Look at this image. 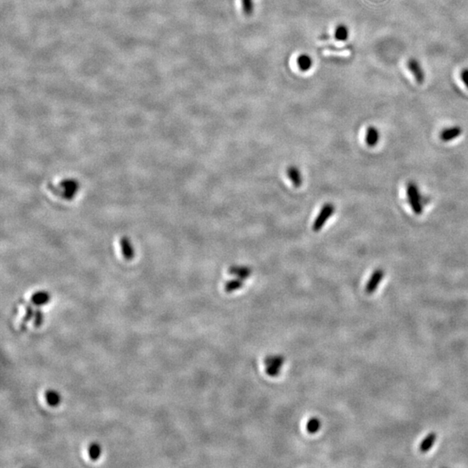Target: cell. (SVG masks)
<instances>
[{"mask_svg":"<svg viewBox=\"0 0 468 468\" xmlns=\"http://www.w3.org/2000/svg\"><path fill=\"white\" fill-rule=\"evenodd\" d=\"M406 197L408 203L414 214L421 215L423 213V205L421 201V195L417 185L414 182H409L406 186Z\"/></svg>","mask_w":468,"mask_h":468,"instance_id":"obj_1","label":"cell"},{"mask_svg":"<svg viewBox=\"0 0 468 468\" xmlns=\"http://www.w3.org/2000/svg\"><path fill=\"white\" fill-rule=\"evenodd\" d=\"M335 210L336 208L333 204H325L322 207L318 215L316 216V219L314 220V223L312 225V230L314 232H319L320 230L323 228V225H325V223L329 220V218L335 214Z\"/></svg>","mask_w":468,"mask_h":468,"instance_id":"obj_2","label":"cell"},{"mask_svg":"<svg viewBox=\"0 0 468 468\" xmlns=\"http://www.w3.org/2000/svg\"><path fill=\"white\" fill-rule=\"evenodd\" d=\"M406 67L412 73V75L414 76V79L418 84H422L424 83L425 78H426L424 69H422L421 63L416 58H409L406 62Z\"/></svg>","mask_w":468,"mask_h":468,"instance_id":"obj_3","label":"cell"},{"mask_svg":"<svg viewBox=\"0 0 468 468\" xmlns=\"http://www.w3.org/2000/svg\"><path fill=\"white\" fill-rule=\"evenodd\" d=\"M385 272L382 269H377L372 273L365 286V292L367 294H372L377 290L378 286L383 280Z\"/></svg>","mask_w":468,"mask_h":468,"instance_id":"obj_4","label":"cell"},{"mask_svg":"<svg viewBox=\"0 0 468 468\" xmlns=\"http://www.w3.org/2000/svg\"><path fill=\"white\" fill-rule=\"evenodd\" d=\"M461 134H462V128L460 126H454V127H447L446 129H443L439 134V138L442 142H451L454 139L458 138Z\"/></svg>","mask_w":468,"mask_h":468,"instance_id":"obj_5","label":"cell"},{"mask_svg":"<svg viewBox=\"0 0 468 468\" xmlns=\"http://www.w3.org/2000/svg\"><path fill=\"white\" fill-rule=\"evenodd\" d=\"M228 272L231 275L236 276L237 278H239V279L245 280L248 279V278H250L251 273H252V271H251V269H250V267H248V266L232 265V266L228 269Z\"/></svg>","mask_w":468,"mask_h":468,"instance_id":"obj_6","label":"cell"},{"mask_svg":"<svg viewBox=\"0 0 468 468\" xmlns=\"http://www.w3.org/2000/svg\"><path fill=\"white\" fill-rule=\"evenodd\" d=\"M379 139H380V134H379L377 128L373 127V126L368 127L366 131V135H365V142H366L367 145L370 147V148L375 147L378 144Z\"/></svg>","mask_w":468,"mask_h":468,"instance_id":"obj_7","label":"cell"},{"mask_svg":"<svg viewBox=\"0 0 468 468\" xmlns=\"http://www.w3.org/2000/svg\"><path fill=\"white\" fill-rule=\"evenodd\" d=\"M286 174L288 178L290 179V182H292L294 187H301L302 183H303V178H302L301 173H300L298 168L293 167V166L289 167L287 168Z\"/></svg>","mask_w":468,"mask_h":468,"instance_id":"obj_8","label":"cell"},{"mask_svg":"<svg viewBox=\"0 0 468 468\" xmlns=\"http://www.w3.org/2000/svg\"><path fill=\"white\" fill-rule=\"evenodd\" d=\"M44 398L48 405L51 406H58L62 402L61 395L53 389L47 390L44 395Z\"/></svg>","mask_w":468,"mask_h":468,"instance_id":"obj_9","label":"cell"},{"mask_svg":"<svg viewBox=\"0 0 468 468\" xmlns=\"http://www.w3.org/2000/svg\"><path fill=\"white\" fill-rule=\"evenodd\" d=\"M436 439H437V435L436 433L433 432L428 434V436H426V438L421 441L420 447H419L420 452L427 453V452L430 450L434 446V444L436 443Z\"/></svg>","mask_w":468,"mask_h":468,"instance_id":"obj_10","label":"cell"},{"mask_svg":"<svg viewBox=\"0 0 468 468\" xmlns=\"http://www.w3.org/2000/svg\"><path fill=\"white\" fill-rule=\"evenodd\" d=\"M50 294H48L47 292L45 291H38V292H36L34 293L31 298V301H32L33 304L35 305H37V306H43V305H46L50 301Z\"/></svg>","mask_w":468,"mask_h":468,"instance_id":"obj_11","label":"cell"},{"mask_svg":"<svg viewBox=\"0 0 468 468\" xmlns=\"http://www.w3.org/2000/svg\"><path fill=\"white\" fill-rule=\"evenodd\" d=\"M284 362H285V358L282 355H272V356H266V358L265 359V366L272 365V366L280 367L281 368L283 366Z\"/></svg>","mask_w":468,"mask_h":468,"instance_id":"obj_12","label":"cell"},{"mask_svg":"<svg viewBox=\"0 0 468 468\" xmlns=\"http://www.w3.org/2000/svg\"><path fill=\"white\" fill-rule=\"evenodd\" d=\"M88 454L92 461H96L102 455V446L98 443H91L88 447Z\"/></svg>","mask_w":468,"mask_h":468,"instance_id":"obj_13","label":"cell"},{"mask_svg":"<svg viewBox=\"0 0 468 468\" xmlns=\"http://www.w3.org/2000/svg\"><path fill=\"white\" fill-rule=\"evenodd\" d=\"M244 286V280L237 278L235 280L227 281L225 284V290L228 293L233 292L235 290H240Z\"/></svg>","mask_w":468,"mask_h":468,"instance_id":"obj_14","label":"cell"},{"mask_svg":"<svg viewBox=\"0 0 468 468\" xmlns=\"http://www.w3.org/2000/svg\"><path fill=\"white\" fill-rule=\"evenodd\" d=\"M306 428H307V431L310 434H316V433L318 432L321 428V421H320L318 418L313 417L312 419H310V421L307 422V425H306Z\"/></svg>","mask_w":468,"mask_h":468,"instance_id":"obj_15","label":"cell"},{"mask_svg":"<svg viewBox=\"0 0 468 468\" xmlns=\"http://www.w3.org/2000/svg\"><path fill=\"white\" fill-rule=\"evenodd\" d=\"M312 59L306 55H302L298 58V64L302 70H308L312 67Z\"/></svg>","mask_w":468,"mask_h":468,"instance_id":"obj_16","label":"cell"},{"mask_svg":"<svg viewBox=\"0 0 468 468\" xmlns=\"http://www.w3.org/2000/svg\"><path fill=\"white\" fill-rule=\"evenodd\" d=\"M336 38L339 41H345L348 36V28L345 26H339L335 32Z\"/></svg>","mask_w":468,"mask_h":468,"instance_id":"obj_17","label":"cell"},{"mask_svg":"<svg viewBox=\"0 0 468 468\" xmlns=\"http://www.w3.org/2000/svg\"><path fill=\"white\" fill-rule=\"evenodd\" d=\"M280 370H281L280 367L269 365V366H266L265 372H266V374H268L269 376L276 377V376H278V375L280 374Z\"/></svg>","mask_w":468,"mask_h":468,"instance_id":"obj_18","label":"cell"},{"mask_svg":"<svg viewBox=\"0 0 468 468\" xmlns=\"http://www.w3.org/2000/svg\"><path fill=\"white\" fill-rule=\"evenodd\" d=\"M461 77L463 84L468 89V68H465V69L461 70Z\"/></svg>","mask_w":468,"mask_h":468,"instance_id":"obj_19","label":"cell"}]
</instances>
